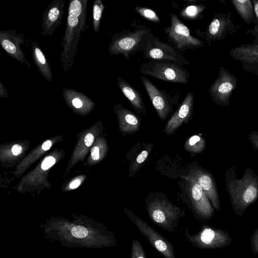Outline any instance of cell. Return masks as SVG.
<instances>
[{
  "instance_id": "cell-27",
  "label": "cell",
  "mask_w": 258,
  "mask_h": 258,
  "mask_svg": "<svg viewBox=\"0 0 258 258\" xmlns=\"http://www.w3.org/2000/svg\"><path fill=\"white\" fill-rule=\"evenodd\" d=\"M136 12L146 19L154 22L159 23L160 19L156 12L147 7L137 6L135 7Z\"/></svg>"
},
{
  "instance_id": "cell-7",
  "label": "cell",
  "mask_w": 258,
  "mask_h": 258,
  "mask_svg": "<svg viewBox=\"0 0 258 258\" xmlns=\"http://www.w3.org/2000/svg\"><path fill=\"white\" fill-rule=\"evenodd\" d=\"M164 30L169 43L181 53L204 46V41L191 35L189 28L175 14H171L170 25Z\"/></svg>"
},
{
  "instance_id": "cell-16",
  "label": "cell",
  "mask_w": 258,
  "mask_h": 258,
  "mask_svg": "<svg viewBox=\"0 0 258 258\" xmlns=\"http://www.w3.org/2000/svg\"><path fill=\"white\" fill-rule=\"evenodd\" d=\"M65 2L53 0L44 11L42 18L41 35L51 36L61 24L64 14Z\"/></svg>"
},
{
  "instance_id": "cell-34",
  "label": "cell",
  "mask_w": 258,
  "mask_h": 258,
  "mask_svg": "<svg viewBox=\"0 0 258 258\" xmlns=\"http://www.w3.org/2000/svg\"><path fill=\"white\" fill-rule=\"evenodd\" d=\"M91 155L94 160H97L99 158V148L98 147L95 146L92 148Z\"/></svg>"
},
{
  "instance_id": "cell-36",
  "label": "cell",
  "mask_w": 258,
  "mask_h": 258,
  "mask_svg": "<svg viewBox=\"0 0 258 258\" xmlns=\"http://www.w3.org/2000/svg\"><path fill=\"white\" fill-rule=\"evenodd\" d=\"M22 147L19 145H14L12 148V152L14 155L17 156L22 152Z\"/></svg>"
},
{
  "instance_id": "cell-6",
  "label": "cell",
  "mask_w": 258,
  "mask_h": 258,
  "mask_svg": "<svg viewBox=\"0 0 258 258\" xmlns=\"http://www.w3.org/2000/svg\"><path fill=\"white\" fill-rule=\"evenodd\" d=\"M185 236L192 245L201 249L221 248L232 242L231 236L227 231L205 224L195 234H191L186 229Z\"/></svg>"
},
{
  "instance_id": "cell-10",
  "label": "cell",
  "mask_w": 258,
  "mask_h": 258,
  "mask_svg": "<svg viewBox=\"0 0 258 258\" xmlns=\"http://www.w3.org/2000/svg\"><path fill=\"white\" fill-rule=\"evenodd\" d=\"M124 211L151 245L165 258H176L172 244L145 221L127 208Z\"/></svg>"
},
{
  "instance_id": "cell-39",
  "label": "cell",
  "mask_w": 258,
  "mask_h": 258,
  "mask_svg": "<svg viewBox=\"0 0 258 258\" xmlns=\"http://www.w3.org/2000/svg\"><path fill=\"white\" fill-rule=\"evenodd\" d=\"M80 184V181L79 180H75L70 184V187L71 189H74L78 187Z\"/></svg>"
},
{
  "instance_id": "cell-25",
  "label": "cell",
  "mask_w": 258,
  "mask_h": 258,
  "mask_svg": "<svg viewBox=\"0 0 258 258\" xmlns=\"http://www.w3.org/2000/svg\"><path fill=\"white\" fill-rule=\"evenodd\" d=\"M206 147V142L201 136L194 135L185 141L184 148L185 150L195 153H202Z\"/></svg>"
},
{
  "instance_id": "cell-5",
  "label": "cell",
  "mask_w": 258,
  "mask_h": 258,
  "mask_svg": "<svg viewBox=\"0 0 258 258\" xmlns=\"http://www.w3.org/2000/svg\"><path fill=\"white\" fill-rule=\"evenodd\" d=\"M140 72L146 76L160 80L186 84L190 78L187 71L178 63L162 60H150L140 66Z\"/></svg>"
},
{
  "instance_id": "cell-17",
  "label": "cell",
  "mask_w": 258,
  "mask_h": 258,
  "mask_svg": "<svg viewBox=\"0 0 258 258\" xmlns=\"http://www.w3.org/2000/svg\"><path fill=\"white\" fill-rule=\"evenodd\" d=\"M188 176L199 183L214 208L219 211L221 209L220 201L216 183L213 175L209 171L202 168H196L194 169Z\"/></svg>"
},
{
  "instance_id": "cell-28",
  "label": "cell",
  "mask_w": 258,
  "mask_h": 258,
  "mask_svg": "<svg viewBox=\"0 0 258 258\" xmlns=\"http://www.w3.org/2000/svg\"><path fill=\"white\" fill-rule=\"evenodd\" d=\"M253 3L254 14L256 18V22L253 28L246 30V35L250 34L251 37H254L252 43L258 44V0H252Z\"/></svg>"
},
{
  "instance_id": "cell-26",
  "label": "cell",
  "mask_w": 258,
  "mask_h": 258,
  "mask_svg": "<svg viewBox=\"0 0 258 258\" xmlns=\"http://www.w3.org/2000/svg\"><path fill=\"white\" fill-rule=\"evenodd\" d=\"M105 6L101 0H94L92 6L93 28L96 33L99 32L101 21Z\"/></svg>"
},
{
  "instance_id": "cell-11",
  "label": "cell",
  "mask_w": 258,
  "mask_h": 258,
  "mask_svg": "<svg viewBox=\"0 0 258 258\" xmlns=\"http://www.w3.org/2000/svg\"><path fill=\"white\" fill-rule=\"evenodd\" d=\"M143 86L160 118L165 120L173 111L172 106L179 100L180 94L167 93L157 88L149 79L141 76Z\"/></svg>"
},
{
  "instance_id": "cell-4",
  "label": "cell",
  "mask_w": 258,
  "mask_h": 258,
  "mask_svg": "<svg viewBox=\"0 0 258 258\" xmlns=\"http://www.w3.org/2000/svg\"><path fill=\"white\" fill-rule=\"evenodd\" d=\"M150 219L158 227L175 232L184 211L165 199H155L146 204Z\"/></svg>"
},
{
  "instance_id": "cell-23",
  "label": "cell",
  "mask_w": 258,
  "mask_h": 258,
  "mask_svg": "<svg viewBox=\"0 0 258 258\" xmlns=\"http://www.w3.org/2000/svg\"><path fill=\"white\" fill-rule=\"evenodd\" d=\"M62 93L66 102L76 109L84 108L86 106L90 107L93 104L85 94L74 89L64 88Z\"/></svg>"
},
{
  "instance_id": "cell-1",
  "label": "cell",
  "mask_w": 258,
  "mask_h": 258,
  "mask_svg": "<svg viewBox=\"0 0 258 258\" xmlns=\"http://www.w3.org/2000/svg\"><path fill=\"white\" fill-rule=\"evenodd\" d=\"M88 0H71L68 9L66 28L62 39L60 61L64 72L71 70L78 51L81 34L86 29Z\"/></svg>"
},
{
  "instance_id": "cell-38",
  "label": "cell",
  "mask_w": 258,
  "mask_h": 258,
  "mask_svg": "<svg viewBox=\"0 0 258 258\" xmlns=\"http://www.w3.org/2000/svg\"><path fill=\"white\" fill-rule=\"evenodd\" d=\"M51 145V142L50 140H46L43 143L42 145V149L44 151L48 150L50 148Z\"/></svg>"
},
{
  "instance_id": "cell-29",
  "label": "cell",
  "mask_w": 258,
  "mask_h": 258,
  "mask_svg": "<svg viewBox=\"0 0 258 258\" xmlns=\"http://www.w3.org/2000/svg\"><path fill=\"white\" fill-rule=\"evenodd\" d=\"M152 145L149 144L145 150L142 151L138 155L132 166L131 171H133L134 172H136V171L146 160L149 153L152 150ZM131 171H130V172H131Z\"/></svg>"
},
{
  "instance_id": "cell-8",
  "label": "cell",
  "mask_w": 258,
  "mask_h": 258,
  "mask_svg": "<svg viewBox=\"0 0 258 258\" xmlns=\"http://www.w3.org/2000/svg\"><path fill=\"white\" fill-rule=\"evenodd\" d=\"M232 19L231 12L217 13L205 31L197 30V36L205 39L209 46L215 41L223 40L229 35L234 34L239 29Z\"/></svg>"
},
{
  "instance_id": "cell-33",
  "label": "cell",
  "mask_w": 258,
  "mask_h": 258,
  "mask_svg": "<svg viewBox=\"0 0 258 258\" xmlns=\"http://www.w3.org/2000/svg\"><path fill=\"white\" fill-rule=\"evenodd\" d=\"M55 162V159L52 156H47L45 158L42 162L41 169L46 170L51 167Z\"/></svg>"
},
{
  "instance_id": "cell-35",
  "label": "cell",
  "mask_w": 258,
  "mask_h": 258,
  "mask_svg": "<svg viewBox=\"0 0 258 258\" xmlns=\"http://www.w3.org/2000/svg\"><path fill=\"white\" fill-rule=\"evenodd\" d=\"M93 141H94L93 135L90 133L88 134L86 136L85 139H84V142H85V145L87 147H90L92 145Z\"/></svg>"
},
{
  "instance_id": "cell-2",
  "label": "cell",
  "mask_w": 258,
  "mask_h": 258,
  "mask_svg": "<svg viewBox=\"0 0 258 258\" xmlns=\"http://www.w3.org/2000/svg\"><path fill=\"white\" fill-rule=\"evenodd\" d=\"M236 171L235 165L226 170L225 183L232 209L237 216H241L258 199V175L246 167L242 178L238 179Z\"/></svg>"
},
{
  "instance_id": "cell-21",
  "label": "cell",
  "mask_w": 258,
  "mask_h": 258,
  "mask_svg": "<svg viewBox=\"0 0 258 258\" xmlns=\"http://www.w3.org/2000/svg\"><path fill=\"white\" fill-rule=\"evenodd\" d=\"M118 86L138 112L145 113L146 108L140 93L131 84L120 77H117Z\"/></svg>"
},
{
  "instance_id": "cell-13",
  "label": "cell",
  "mask_w": 258,
  "mask_h": 258,
  "mask_svg": "<svg viewBox=\"0 0 258 258\" xmlns=\"http://www.w3.org/2000/svg\"><path fill=\"white\" fill-rule=\"evenodd\" d=\"M186 179L191 210L195 217L202 221L210 220L215 210L208 197L196 181L189 176Z\"/></svg>"
},
{
  "instance_id": "cell-18",
  "label": "cell",
  "mask_w": 258,
  "mask_h": 258,
  "mask_svg": "<svg viewBox=\"0 0 258 258\" xmlns=\"http://www.w3.org/2000/svg\"><path fill=\"white\" fill-rule=\"evenodd\" d=\"M194 100L193 93H187L177 109L168 120L164 130L166 134H173L183 122H187L192 113Z\"/></svg>"
},
{
  "instance_id": "cell-30",
  "label": "cell",
  "mask_w": 258,
  "mask_h": 258,
  "mask_svg": "<svg viewBox=\"0 0 258 258\" xmlns=\"http://www.w3.org/2000/svg\"><path fill=\"white\" fill-rule=\"evenodd\" d=\"M131 258H146L144 248L140 241L137 239L132 241Z\"/></svg>"
},
{
  "instance_id": "cell-24",
  "label": "cell",
  "mask_w": 258,
  "mask_h": 258,
  "mask_svg": "<svg viewBox=\"0 0 258 258\" xmlns=\"http://www.w3.org/2000/svg\"><path fill=\"white\" fill-rule=\"evenodd\" d=\"M206 6L203 4H192L183 8L180 13V16L190 21L199 20L204 17V12Z\"/></svg>"
},
{
  "instance_id": "cell-20",
  "label": "cell",
  "mask_w": 258,
  "mask_h": 258,
  "mask_svg": "<svg viewBox=\"0 0 258 258\" xmlns=\"http://www.w3.org/2000/svg\"><path fill=\"white\" fill-rule=\"evenodd\" d=\"M32 57L39 73L48 81L53 80L52 73L48 59L37 41L29 38Z\"/></svg>"
},
{
  "instance_id": "cell-37",
  "label": "cell",
  "mask_w": 258,
  "mask_h": 258,
  "mask_svg": "<svg viewBox=\"0 0 258 258\" xmlns=\"http://www.w3.org/2000/svg\"><path fill=\"white\" fill-rule=\"evenodd\" d=\"M0 96L2 98L9 97V94L7 90L2 82H0Z\"/></svg>"
},
{
  "instance_id": "cell-32",
  "label": "cell",
  "mask_w": 258,
  "mask_h": 258,
  "mask_svg": "<svg viewBox=\"0 0 258 258\" xmlns=\"http://www.w3.org/2000/svg\"><path fill=\"white\" fill-rule=\"evenodd\" d=\"M250 144L254 149L258 151V131H252L248 135Z\"/></svg>"
},
{
  "instance_id": "cell-19",
  "label": "cell",
  "mask_w": 258,
  "mask_h": 258,
  "mask_svg": "<svg viewBox=\"0 0 258 258\" xmlns=\"http://www.w3.org/2000/svg\"><path fill=\"white\" fill-rule=\"evenodd\" d=\"M115 110L120 130L123 134L135 133L139 130L141 123L140 117L120 104L115 105Z\"/></svg>"
},
{
  "instance_id": "cell-14",
  "label": "cell",
  "mask_w": 258,
  "mask_h": 258,
  "mask_svg": "<svg viewBox=\"0 0 258 258\" xmlns=\"http://www.w3.org/2000/svg\"><path fill=\"white\" fill-rule=\"evenodd\" d=\"M25 42L24 35L14 29L0 31V44L7 54L13 59L25 64L30 69V64L21 47Z\"/></svg>"
},
{
  "instance_id": "cell-31",
  "label": "cell",
  "mask_w": 258,
  "mask_h": 258,
  "mask_svg": "<svg viewBox=\"0 0 258 258\" xmlns=\"http://www.w3.org/2000/svg\"><path fill=\"white\" fill-rule=\"evenodd\" d=\"M250 243L253 253L258 255V228L252 234Z\"/></svg>"
},
{
  "instance_id": "cell-12",
  "label": "cell",
  "mask_w": 258,
  "mask_h": 258,
  "mask_svg": "<svg viewBox=\"0 0 258 258\" xmlns=\"http://www.w3.org/2000/svg\"><path fill=\"white\" fill-rule=\"evenodd\" d=\"M143 57L150 60L173 61L183 66H189L190 62L182 53L169 43L161 41L154 35L142 51Z\"/></svg>"
},
{
  "instance_id": "cell-9",
  "label": "cell",
  "mask_w": 258,
  "mask_h": 258,
  "mask_svg": "<svg viewBox=\"0 0 258 258\" xmlns=\"http://www.w3.org/2000/svg\"><path fill=\"white\" fill-rule=\"evenodd\" d=\"M238 82L235 75L220 67L217 78L208 90L212 101L220 106H229L231 96L236 89Z\"/></svg>"
},
{
  "instance_id": "cell-3",
  "label": "cell",
  "mask_w": 258,
  "mask_h": 258,
  "mask_svg": "<svg viewBox=\"0 0 258 258\" xmlns=\"http://www.w3.org/2000/svg\"><path fill=\"white\" fill-rule=\"evenodd\" d=\"M153 34L145 25H136L133 30H125L114 33L109 43L110 55L122 54L127 60L145 49Z\"/></svg>"
},
{
  "instance_id": "cell-15",
  "label": "cell",
  "mask_w": 258,
  "mask_h": 258,
  "mask_svg": "<svg viewBox=\"0 0 258 258\" xmlns=\"http://www.w3.org/2000/svg\"><path fill=\"white\" fill-rule=\"evenodd\" d=\"M230 57L239 61L245 72L258 76V44L242 43L229 51Z\"/></svg>"
},
{
  "instance_id": "cell-22",
  "label": "cell",
  "mask_w": 258,
  "mask_h": 258,
  "mask_svg": "<svg viewBox=\"0 0 258 258\" xmlns=\"http://www.w3.org/2000/svg\"><path fill=\"white\" fill-rule=\"evenodd\" d=\"M230 2L246 24H255L256 18L252 0H231Z\"/></svg>"
}]
</instances>
